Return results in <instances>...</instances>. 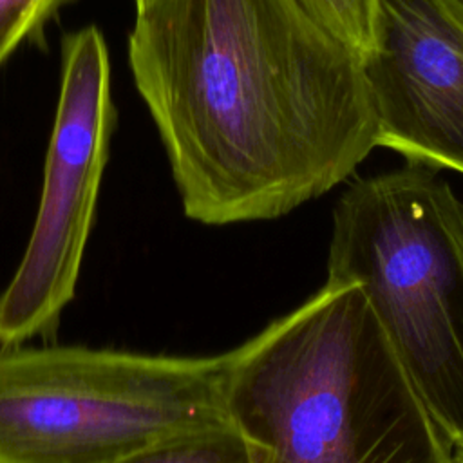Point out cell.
Segmentation results:
<instances>
[{
	"label": "cell",
	"mask_w": 463,
	"mask_h": 463,
	"mask_svg": "<svg viewBox=\"0 0 463 463\" xmlns=\"http://www.w3.org/2000/svg\"><path fill=\"white\" fill-rule=\"evenodd\" d=\"M224 409L251 463H454L356 284L326 280L228 351Z\"/></svg>",
	"instance_id": "2"
},
{
	"label": "cell",
	"mask_w": 463,
	"mask_h": 463,
	"mask_svg": "<svg viewBox=\"0 0 463 463\" xmlns=\"http://www.w3.org/2000/svg\"><path fill=\"white\" fill-rule=\"evenodd\" d=\"M71 0H0V63Z\"/></svg>",
	"instance_id": "9"
},
{
	"label": "cell",
	"mask_w": 463,
	"mask_h": 463,
	"mask_svg": "<svg viewBox=\"0 0 463 463\" xmlns=\"http://www.w3.org/2000/svg\"><path fill=\"white\" fill-rule=\"evenodd\" d=\"M136 2V9H139V7H143L145 4H148L150 0H134Z\"/></svg>",
	"instance_id": "12"
},
{
	"label": "cell",
	"mask_w": 463,
	"mask_h": 463,
	"mask_svg": "<svg viewBox=\"0 0 463 463\" xmlns=\"http://www.w3.org/2000/svg\"><path fill=\"white\" fill-rule=\"evenodd\" d=\"M228 351L145 354L85 345L0 349V463H116L228 421Z\"/></svg>",
	"instance_id": "4"
},
{
	"label": "cell",
	"mask_w": 463,
	"mask_h": 463,
	"mask_svg": "<svg viewBox=\"0 0 463 463\" xmlns=\"http://www.w3.org/2000/svg\"><path fill=\"white\" fill-rule=\"evenodd\" d=\"M376 146L463 174V25L439 0H376L362 56Z\"/></svg>",
	"instance_id": "6"
},
{
	"label": "cell",
	"mask_w": 463,
	"mask_h": 463,
	"mask_svg": "<svg viewBox=\"0 0 463 463\" xmlns=\"http://www.w3.org/2000/svg\"><path fill=\"white\" fill-rule=\"evenodd\" d=\"M454 463H463V445L454 447Z\"/></svg>",
	"instance_id": "11"
},
{
	"label": "cell",
	"mask_w": 463,
	"mask_h": 463,
	"mask_svg": "<svg viewBox=\"0 0 463 463\" xmlns=\"http://www.w3.org/2000/svg\"><path fill=\"white\" fill-rule=\"evenodd\" d=\"M128 65L192 221L280 217L376 146L362 54L302 0H150Z\"/></svg>",
	"instance_id": "1"
},
{
	"label": "cell",
	"mask_w": 463,
	"mask_h": 463,
	"mask_svg": "<svg viewBox=\"0 0 463 463\" xmlns=\"http://www.w3.org/2000/svg\"><path fill=\"white\" fill-rule=\"evenodd\" d=\"M306 7L338 38L362 56L374 38L376 0H302Z\"/></svg>",
	"instance_id": "8"
},
{
	"label": "cell",
	"mask_w": 463,
	"mask_h": 463,
	"mask_svg": "<svg viewBox=\"0 0 463 463\" xmlns=\"http://www.w3.org/2000/svg\"><path fill=\"white\" fill-rule=\"evenodd\" d=\"M463 25V0H439Z\"/></svg>",
	"instance_id": "10"
},
{
	"label": "cell",
	"mask_w": 463,
	"mask_h": 463,
	"mask_svg": "<svg viewBox=\"0 0 463 463\" xmlns=\"http://www.w3.org/2000/svg\"><path fill=\"white\" fill-rule=\"evenodd\" d=\"M327 280L364 291L436 425L463 445V203L450 184L416 163L351 183Z\"/></svg>",
	"instance_id": "3"
},
{
	"label": "cell",
	"mask_w": 463,
	"mask_h": 463,
	"mask_svg": "<svg viewBox=\"0 0 463 463\" xmlns=\"http://www.w3.org/2000/svg\"><path fill=\"white\" fill-rule=\"evenodd\" d=\"M116 463H251V459L242 434L224 421L168 436Z\"/></svg>",
	"instance_id": "7"
},
{
	"label": "cell",
	"mask_w": 463,
	"mask_h": 463,
	"mask_svg": "<svg viewBox=\"0 0 463 463\" xmlns=\"http://www.w3.org/2000/svg\"><path fill=\"white\" fill-rule=\"evenodd\" d=\"M114 121L103 34L94 25L69 33L36 219L0 293V349L54 335L74 298Z\"/></svg>",
	"instance_id": "5"
}]
</instances>
